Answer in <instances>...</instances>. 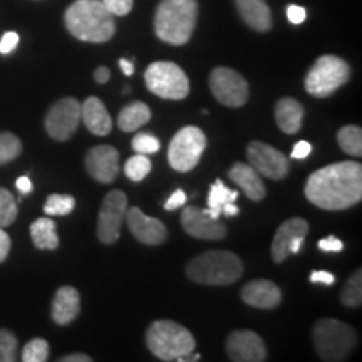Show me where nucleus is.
I'll use <instances>...</instances> for the list:
<instances>
[{
	"mask_svg": "<svg viewBox=\"0 0 362 362\" xmlns=\"http://www.w3.org/2000/svg\"><path fill=\"white\" fill-rule=\"evenodd\" d=\"M305 197L322 210H347L362 200L361 163L341 161L324 166L309 176Z\"/></svg>",
	"mask_w": 362,
	"mask_h": 362,
	"instance_id": "f257e3e1",
	"label": "nucleus"
},
{
	"mask_svg": "<svg viewBox=\"0 0 362 362\" xmlns=\"http://www.w3.org/2000/svg\"><path fill=\"white\" fill-rule=\"evenodd\" d=\"M67 30L84 42H107L116 33L115 16L101 0H76L66 11Z\"/></svg>",
	"mask_w": 362,
	"mask_h": 362,
	"instance_id": "f03ea898",
	"label": "nucleus"
},
{
	"mask_svg": "<svg viewBox=\"0 0 362 362\" xmlns=\"http://www.w3.org/2000/svg\"><path fill=\"white\" fill-rule=\"evenodd\" d=\"M197 0H161L155 13V33L166 44H187L197 25Z\"/></svg>",
	"mask_w": 362,
	"mask_h": 362,
	"instance_id": "7ed1b4c3",
	"label": "nucleus"
},
{
	"mask_svg": "<svg viewBox=\"0 0 362 362\" xmlns=\"http://www.w3.org/2000/svg\"><path fill=\"white\" fill-rule=\"evenodd\" d=\"M243 264L237 255L226 250H211L200 253L189 260L187 265L188 279L202 285H221L235 284L242 277Z\"/></svg>",
	"mask_w": 362,
	"mask_h": 362,
	"instance_id": "20e7f679",
	"label": "nucleus"
},
{
	"mask_svg": "<svg viewBox=\"0 0 362 362\" xmlns=\"http://www.w3.org/2000/svg\"><path fill=\"white\" fill-rule=\"evenodd\" d=\"M148 349L161 361H176L194 351V337L183 325L173 320H156L146 330Z\"/></svg>",
	"mask_w": 362,
	"mask_h": 362,
	"instance_id": "39448f33",
	"label": "nucleus"
},
{
	"mask_svg": "<svg viewBox=\"0 0 362 362\" xmlns=\"http://www.w3.org/2000/svg\"><path fill=\"white\" fill-rule=\"evenodd\" d=\"M312 339L317 356L327 362L347 359L357 342L354 329L336 319L317 320L312 327Z\"/></svg>",
	"mask_w": 362,
	"mask_h": 362,
	"instance_id": "423d86ee",
	"label": "nucleus"
},
{
	"mask_svg": "<svg viewBox=\"0 0 362 362\" xmlns=\"http://www.w3.org/2000/svg\"><path fill=\"white\" fill-rule=\"evenodd\" d=\"M351 78V67L337 56H322L305 76V90L314 98H329Z\"/></svg>",
	"mask_w": 362,
	"mask_h": 362,
	"instance_id": "0eeeda50",
	"label": "nucleus"
},
{
	"mask_svg": "<svg viewBox=\"0 0 362 362\" xmlns=\"http://www.w3.org/2000/svg\"><path fill=\"white\" fill-rule=\"evenodd\" d=\"M144 83L158 98L180 101L189 94V81L178 64L170 61H158L148 66Z\"/></svg>",
	"mask_w": 362,
	"mask_h": 362,
	"instance_id": "6e6552de",
	"label": "nucleus"
},
{
	"mask_svg": "<svg viewBox=\"0 0 362 362\" xmlns=\"http://www.w3.org/2000/svg\"><path fill=\"white\" fill-rule=\"evenodd\" d=\"M205 148V133L197 126H185L171 139L168 148V163L173 170L187 173L198 165Z\"/></svg>",
	"mask_w": 362,
	"mask_h": 362,
	"instance_id": "1a4fd4ad",
	"label": "nucleus"
},
{
	"mask_svg": "<svg viewBox=\"0 0 362 362\" xmlns=\"http://www.w3.org/2000/svg\"><path fill=\"white\" fill-rule=\"evenodd\" d=\"M128 211V198L121 189H112L104 197L99 208L98 238L106 245L117 242L121 235V226L124 223Z\"/></svg>",
	"mask_w": 362,
	"mask_h": 362,
	"instance_id": "9d476101",
	"label": "nucleus"
},
{
	"mask_svg": "<svg viewBox=\"0 0 362 362\" xmlns=\"http://www.w3.org/2000/svg\"><path fill=\"white\" fill-rule=\"evenodd\" d=\"M210 89L216 101L228 107H240L248 101V83L230 67H216L210 74Z\"/></svg>",
	"mask_w": 362,
	"mask_h": 362,
	"instance_id": "9b49d317",
	"label": "nucleus"
},
{
	"mask_svg": "<svg viewBox=\"0 0 362 362\" xmlns=\"http://www.w3.org/2000/svg\"><path fill=\"white\" fill-rule=\"evenodd\" d=\"M81 123V103L76 98H62L56 101L45 116V129L56 141H67Z\"/></svg>",
	"mask_w": 362,
	"mask_h": 362,
	"instance_id": "f8f14e48",
	"label": "nucleus"
},
{
	"mask_svg": "<svg viewBox=\"0 0 362 362\" xmlns=\"http://www.w3.org/2000/svg\"><path fill=\"white\" fill-rule=\"evenodd\" d=\"M248 165L270 180H284L291 170L288 158L279 149L262 141H252L247 146Z\"/></svg>",
	"mask_w": 362,
	"mask_h": 362,
	"instance_id": "ddd939ff",
	"label": "nucleus"
},
{
	"mask_svg": "<svg viewBox=\"0 0 362 362\" xmlns=\"http://www.w3.org/2000/svg\"><path fill=\"white\" fill-rule=\"evenodd\" d=\"M84 165L90 178L107 185L119 173V153L110 144H99L89 149Z\"/></svg>",
	"mask_w": 362,
	"mask_h": 362,
	"instance_id": "4468645a",
	"label": "nucleus"
},
{
	"mask_svg": "<svg viewBox=\"0 0 362 362\" xmlns=\"http://www.w3.org/2000/svg\"><path fill=\"white\" fill-rule=\"evenodd\" d=\"M226 354L235 362H264L267 347L259 334L252 330H235L226 339Z\"/></svg>",
	"mask_w": 362,
	"mask_h": 362,
	"instance_id": "2eb2a0df",
	"label": "nucleus"
},
{
	"mask_svg": "<svg viewBox=\"0 0 362 362\" xmlns=\"http://www.w3.org/2000/svg\"><path fill=\"white\" fill-rule=\"evenodd\" d=\"M181 226L193 238L223 240L226 237L225 225L216 218L205 215L197 206L183 208V211H181Z\"/></svg>",
	"mask_w": 362,
	"mask_h": 362,
	"instance_id": "dca6fc26",
	"label": "nucleus"
},
{
	"mask_svg": "<svg viewBox=\"0 0 362 362\" xmlns=\"http://www.w3.org/2000/svg\"><path fill=\"white\" fill-rule=\"evenodd\" d=\"M124 220L128 221V226L134 238L139 240L144 245H161L166 240V235H168L163 221L144 215L138 206L129 208L126 211Z\"/></svg>",
	"mask_w": 362,
	"mask_h": 362,
	"instance_id": "f3484780",
	"label": "nucleus"
},
{
	"mask_svg": "<svg viewBox=\"0 0 362 362\" xmlns=\"http://www.w3.org/2000/svg\"><path fill=\"white\" fill-rule=\"evenodd\" d=\"M242 298L248 305L257 307V309L270 310L279 307L280 300H282V292L270 280L257 279L248 282L242 288Z\"/></svg>",
	"mask_w": 362,
	"mask_h": 362,
	"instance_id": "a211bd4d",
	"label": "nucleus"
},
{
	"mask_svg": "<svg viewBox=\"0 0 362 362\" xmlns=\"http://www.w3.org/2000/svg\"><path fill=\"white\" fill-rule=\"evenodd\" d=\"M307 232H309V223L304 218L296 216V218L285 220L272 240V259L275 264H280L287 259L288 253H291L288 245H291L292 240L296 237H305Z\"/></svg>",
	"mask_w": 362,
	"mask_h": 362,
	"instance_id": "6ab92c4d",
	"label": "nucleus"
},
{
	"mask_svg": "<svg viewBox=\"0 0 362 362\" xmlns=\"http://www.w3.org/2000/svg\"><path fill=\"white\" fill-rule=\"evenodd\" d=\"M81 121L90 133L96 136H106L111 133L112 119L106 106L96 96H90L81 103Z\"/></svg>",
	"mask_w": 362,
	"mask_h": 362,
	"instance_id": "aec40b11",
	"label": "nucleus"
},
{
	"mask_svg": "<svg viewBox=\"0 0 362 362\" xmlns=\"http://www.w3.org/2000/svg\"><path fill=\"white\" fill-rule=\"evenodd\" d=\"M230 180L242 188V192L253 202H260L265 198V185L262 181L259 171L247 163H235L228 171Z\"/></svg>",
	"mask_w": 362,
	"mask_h": 362,
	"instance_id": "412c9836",
	"label": "nucleus"
},
{
	"mask_svg": "<svg viewBox=\"0 0 362 362\" xmlns=\"http://www.w3.org/2000/svg\"><path fill=\"white\" fill-rule=\"evenodd\" d=\"M81 297L74 287H61L52 300V320L57 325H67L78 319Z\"/></svg>",
	"mask_w": 362,
	"mask_h": 362,
	"instance_id": "4be33fe9",
	"label": "nucleus"
},
{
	"mask_svg": "<svg viewBox=\"0 0 362 362\" xmlns=\"http://www.w3.org/2000/svg\"><path fill=\"white\" fill-rule=\"evenodd\" d=\"M235 6L248 27L257 33H267L272 27V12L265 0H235Z\"/></svg>",
	"mask_w": 362,
	"mask_h": 362,
	"instance_id": "5701e85b",
	"label": "nucleus"
},
{
	"mask_svg": "<svg viewBox=\"0 0 362 362\" xmlns=\"http://www.w3.org/2000/svg\"><path fill=\"white\" fill-rule=\"evenodd\" d=\"M275 121L279 128L287 134H296L302 128L304 107L293 98H282L275 106Z\"/></svg>",
	"mask_w": 362,
	"mask_h": 362,
	"instance_id": "b1692460",
	"label": "nucleus"
},
{
	"mask_svg": "<svg viewBox=\"0 0 362 362\" xmlns=\"http://www.w3.org/2000/svg\"><path fill=\"white\" fill-rule=\"evenodd\" d=\"M149 119H151V110L144 103L136 101L121 110L119 116H117V126L124 133H131V131L148 124Z\"/></svg>",
	"mask_w": 362,
	"mask_h": 362,
	"instance_id": "393cba45",
	"label": "nucleus"
},
{
	"mask_svg": "<svg viewBox=\"0 0 362 362\" xmlns=\"http://www.w3.org/2000/svg\"><path fill=\"white\" fill-rule=\"evenodd\" d=\"M30 237L39 250H56L59 247L56 223L51 218L35 220L30 225Z\"/></svg>",
	"mask_w": 362,
	"mask_h": 362,
	"instance_id": "a878e982",
	"label": "nucleus"
},
{
	"mask_svg": "<svg viewBox=\"0 0 362 362\" xmlns=\"http://www.w3.org/2000/svg\"><path fill=\"white\" fill-rule=\"evenodd\" d=\"M237 198H238L237 189H235V192L233 189H228L220 180H216L214 187L210 188V194H208V200H206L208 208H205V210L202 211L205 215L211 216V218L218 220V216L221 215V206H223L225 203L235 202Z\"/></svg>",
	"mask_w": 362,
	"mask_h": 362,
	"instance_id": "bb28decb",
	"label": "nucleus"
},
{
	"mask_svg": "<svg viewBox=\"0 0 362 362\" xmlns=\"http://www.w3.org/2000/svg\"><path fill=\"white\" fill-rule=\"evenodd\" d=\"M339 146L344 153L351 156H361L362 155V129L359 126L349 124L344 126L337 133Z\"/></svg>",
	"mask_w": 362,
	"mask_h": 362,
	"instance_id": "cd10ccee",
	"label": "nucleus"
},
{
	"mask_svg": "<svg viewBox=\"0 0 362 362\" xmlns=\"http://www.w3.org/2000/svg\"><path fill=\"white\" fill-rule=\"evenodd\" d=\"M341 300L346 307H359L362 304V272L361 269L351 275L341 292Z\"/></svg>",
	"mask_w": 362,
	"mask_h": 362,
	"instance_id": "c85d7f7f",
	"label": "nucleus"
},
{
	"mask_svg": "<svg viewBox=\"0 0 362 362\" xmlns=\"http://www.w3.org/2000/svg\"><path fill=\"white\" fill-rule=\"evenodd\" d=\"M76 206V200L71 194H57L54 193L45 200L44 211L49 216H64L69 215Z\"/></svg>",
	"mask_w": 362,
	"mask_h": 362,
	"instance_id": "c756f323",
	"label": "nucleus"
},
{
	"mask_svg": "<svg viewBox=\"0 0 362 362\" xmlns=\"http://www.w3.org/2000/svg\"><path fill=\"white\" fill-rule=\"evenodd\" d=\"M22 153V143L21 139L17 138L13 133H8V131H4L0 133V166L7 165L19 158Z\"/></svg>",
	"mask_w": 362,
	"mask_h": 362,
	"instance_id": "7c9ffc66",
	"label": "nucleus"
},
{
	"mask_svg": "<svg viewBox=\"0 0 362 362\" xmlns=\"http://www.w3.org/2000/svg\"><path fill=\"white\" fill-rule=\"evenodd\" d=\"M19 208L13 194L6 188H0V228H7L17 218Z\"/></svg>",
	"mask_w": 362,
	"mask_h": 362,
	"instance_id": "2f4dec72",
	"label": "nucleus"
},
{
	"mask_svg": "<svg viewBox=\"0 0 362 362\" xmlns=\"http://www.w3.org/2000/svg\"><path fill=\"white\" fill-rule=\"evenodd\" d=\"M151 171V161L146 155L136 153L124 165V173L131 181H143Z\"/></svg>",
	"mask_w": 362,
	"mask_h": 362,
	"instance_id": "473e14b6",
	"label": "nucleus"
},
{
	"mask_svg": "<svg viewBox=\"0 0 362 362\" xmlns=\"http://www.w3.org/2000/svg\"><path fill=\"white\" fill-rule=\"evenodd\" d=\"M21 359L24 362H45L49 359V344L44 339H33L22 349Z\"/></svg>",
	"mask_w": 362,
	"mask_h": 362,
	"instance_id": "72a5a7b5",
	"label": "nucleus"
},
{
	"mask_svg": "<svg viewBox=\"0 0 362 362\" xmlns=\"http://www.w3.org/2000/svg\"><path fill=\"white\" fill-rule=\"evenodd\" d=\"M17 361V337L11 330L0 329V362Z\"/></svg>",
	"mask_w": 362,
	"mask_h": 362,
	"instance_id": "f704fd0d",
	"label": "nucleus"
},
{
	"mask_svg": "<svg viewBox=\"0 0 362 362\" xmlns=\"http://www.w3.org/2000/svg\"><path fill=\"white\" fill-rule=\"evenodd\" d=\"M131 146H133L136 153H141V155H153V153L160 151L161 143L156 136L149 133H139L133 138Z\"/></svg>",
	"mask_w": 362,
	"mask_h": 362,
	"instance_id": "c9c22d12",
	"label": "nucleus"
},
{
	"mask_svg": "<svg viewBox=\"0 0 362 362\" xmlns=\"http://www.w3.org/2000/svg\"><path fill=\"white\" fill-rule=\"evenodd\" d=\"M112 16H128L133 8V0H101Z\"/></svg>",
	"mask_w": 362,
	"mask_h": 362,
	"instance_id": "e433bc0d",
	"label": "nucleus"
},
{
	"mask_svg": "<svg viewBox=\"0 0 362 362\" xmlns=\"http://www.w3.org/2000/svg\"><path fill=\"white\" fill-rule=\"evenodd\" d=\"M19 44V34L17 33H7L4 34L2 40H0V54H11L13 49Z\"/></svg>",
	"mask_w": 362,
	"mask_h": 362,
	"instance_id": "4c0bfd02",
	"label": "nucleus"
},
{
	"mask_svg": "<svg viewBox=\"0 0 362 362\" xmlns=\"http://www.w3.org/2000/svg\"><path fill=\"white\" fill-rule=\"evenodd\" d=\"M187 203V194H185L183 189H176V192L168 198V202L165 203L166 211H173L176 208H181Z\"/></svg>",
	"mask_w": 362,
	"mask_h": 362,
	"instance_id": "58836bf2",
	"label": "nucleus"
},
{
	"mask_svg": "<svg viewBox=\"0 0 362 362\" xmlns=\"http://www.w3.org/2000/svg\"><path fill=\"white\" fill-rule=\"evenodd\" d=\"M319 248L322 252H342L344 250V243L339 238L330 235V237L320 240Z\"/></svg>",
	"mask_w": 362,
	"mask_h": 362,
	"instance_id": "ea45409f",
	"label": "nucleus"
},
{
	"mask_svg": "<svg viewBox=\"0 0 362 362\" xmlns=\"http://www.w3.org/2000/svg\"><path fill=\"white\" fill-rule=\"evenodd\" d=\"M310 282L312 284H324V285H332L336 282V277H334L330 272H324V270H317L310 274Z\"/></svg>",
	"mask_w": 362,
	"mask_h": 362,
	"instance_id": "a19ab883",
	"label": "nucleus"
},
{
	"mask_svg": "<svg viewBox=\"0 0 362 362\" xmlns=\"http://www.w3.org/2000/svg\"><path fill=\"white\" fill-rule=\"evenodd\" d=\"M287 17L292 24H302L305 21V8L300 6H288Z\"/></svg>",
	"mask_w": 362,
	"mask_h": 362,
	"instance_id": "79ce46f5",
	"label": "nucleus"
},
{
	"mask_svg": "<svg viewBox=\"0 0 362 362\" xmlns=\"http://www.w3.org/2000/svg\"><path fill=\"white\" fill-rule=\"evenodd\" d=\"M310 151L312 146L309 141H298L292 149V158H296V160H304V158L310 155Z\"/></svg>",
	"mask_w": 362,
	"mask_h": 362,
	"instance_id": "37998d69",
	"label": "nucleus"
},
{
	"mask_svg": "<svg viewBox=\"0 0 362 362\" xmlns=\"http://www.w3.org/2000/svg\"><path fill=\"white\" fill-rule=\"evenodd\" d=\"M11 252V237L4 232V228H0V264L8 257Z\"/></svg>",
	"mask_w": 362,
	"mask_h": 362,
	"instance_id": "c03bdc74",
	"label": "nucleus"
},
{
	"mask_svg": "<svg viewBox=\"0 0 362 362\" xmlns=\"http://www.w3.org/2000/svg\"><path fill=\"white\" fill-rule=\"evenodd\" d=\"M111 78V71L107 69V67H98L96 72H94V79H96L98 84H106L107 81Z\"/></svg>",
	"mask_w": 362,
	"mask_h": 362,
	"instance_id": "a18cd8bd",
	"label": "nucleus"
},
{
	"mask_svg": "<svg viewBox=\"0 0 362 362\" xmlns=\"http://www.w3.org/2000/svg\"><path fill=\"white\" fill-rule=\"evenodd\" d=\"M16 187L21 193H30L33 192V181L27 178V176H21V178L16 181Z\"/></svg>",
	"mask_w": 362,
	"mask_h": 362,
	"instance_id": "49530a36",
	"label": "nucleus"
},
{
	"mask_svg": "<svg viewBox=\"0 0 362 362\" xmlns=\"http://www.w3.org/2000/svg\"><path fill=\"white\" fill-rule=\"evenodd\" d=\"M240 211V208L235 205V202H230V203H225L223 206H221V214L225 216H237Z\"/></svg>",
	"mask_w": 362,
	"mask_h": 362,
	"instance_id": "de8ad7c7",
	"label": "nucleus"
},
{
	"mask_svg": "<svg viewBox=\"0 0 362 362\" xmlns=\"http://www.w3.org/2000/svg\"><path fill=\"white\" fill-rule=\"evenodd\" d=\"M62 362H90L93 359L88 354H69L62 357Z\"/></svg>",
	"mask_w": 362,
	"mask_h": 362,
	"instance_id": "09e8293b",
	"label": "nucleus"
},
{
	"mask_svg": "<svg viewBox=\"0 0 362 362\" xmlns=\"http://www.w3.org/2000/svg\"><path fill=\"white\" fill-rule=\"evenodd\" d=\"M304 238L305 237H296L291 242V245H288V250H291V253H298L300 252L302 245H304Z\"/></svg>",
	"mask_w": 362,
	"mask_h": 362,
	"instance_id": "8fccbe9b",
	"label": "nucleus"
},
{
	"mask_svg": "<svg viewBox=\"0 0 362 362\" xmlns=\"http://www.w3.org/2000/svg\"><path fill=\"white\" fill-rule=\"evenodd\" d=\"M119 66L126 76H133V72H134L133 62L128 61V59H119Z\"/></svg>",
	"mask_w": 362,
	"mask_h": 362,
	"instance_id": "3c124183",
	"label": "nucleus"
},
{
	"mask_svg": "<svg viewBox=\"0 0 362 362\" xmlns=\"http://www.w3.org/2000/svg\"><path fill=\"white\" fill-rule=\"evenodd\" d=\"M176 361H180V362H193V361H200V356H198V354H194V356H193V352H189V354H185V356L178 357V359H176Z\"/></svg>",
	"mask_w": 362,
	"mask_h": 362,
	"instance_id": "603ef678",
	"label": "nucleus"
},
{
	"mask_svg": "<svg viewBox=\"0 0 362 362\" xmlns=\"http://www.w3.org/2000/svg\"><path fill=\"white\" fill-rule=\"evenodd\" d=\"M129 90H131V89H129V86H128V88H124V89H123V94H128Z\"/></svg>",
	"mask_w": 362,
	"mask_h": 362,
	"instance_id": "864d4df0",
	"label": "nucleus"
}]
</instances>
